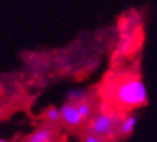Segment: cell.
Returning a JSON list of instances; mask_svg holds the SVG:
<instances>
[{
	"mask_svg": "<svg viewBox=\"0 0 157 142\" xmlns=\"http://www.w3.org/2000/svg\"><path fill=\"white\" fill-rule=\"evenodd\" d=\"M120 116L109 112H98L92 115L88 122V132L97 133L100 137H104L107 139H111L117 135V125H118Z\"/></svg>",
	"mask_w": 157,
	"mask_h": 142,
	"instance_id": "2",
	"label": "cell"
},
{
	"mask_svg": "<svg viewBox=\"0 0 157 142\" xmlns=\"http://www.w3.org/2000/svg\"><path fill=\"white\" fill-rule=\"evenodd\" d=\"M81 142H109L107 138L104 137H100L97 133H92V132H86L84 137H82V141Z\"/></svg>",
	"mask_w": 157,
	"mask_h": 142,
	"instance_id": "9",
	"label": "cell"
},
{
	"mask_svg": "<svg viewBox=\"0 0 157 142\" xmlns=\"http://www.w3.org/2000/svg\"><path fill=\"white\" fill-rule=\"evenodd\" d=\"M0 142H10V141H7V139H2V138H0Z\"/></svg>",
	"mask_w": 157,
	"mask_h": 142,
	"instance_id": "10",
	"label": "cell"
},
{
	"mask_svg": "<svg viewBox=\"0 0 157 142\" xmlns=\"http://www.w3.org/2000/svg\"><path fill=\"white\" fill-rule=\"evenodd\" d=\"M85 99H86V92L84 89H74L71 92H68V100H71L74 104H78V102Z\"/></svg>",
	"mask_w": 157,
	"mask_h": 142,
	"instance_id": "8",
	"label": "cell"
},
{
	"mask_svg": "<svg viewBox=\"0 0 157 142\" xmlns=\"http://www.w3.org/2000/svg\"><path fill=\"white\" fill-rule=\"evenodd\" d=\"M59 112H61L62 122L65 123L67 126H69V128H78L84 122V118L79 114L76 104L71 102V100H68V102L62 105L59 108Z\"/></svg>",
	"mask_w": 157,
	"mask_h": 142,
	"instance_id": "3",
	"label": "cell"
},
{
	"mask_svg": "<svg viewBox=\"0 0 157 142\" xmlns=\"http://www.w3.org/2000/svg\"><path fill=\"white\" fill-rule=\"evenodd\" d=\"M76 106H78V111H79L81 116L84 118V121H86V119H90L91 116H92L94 106H92V104H90L86 99L85 100H81V102H78V104H76Z\"/></svg>",
	"mask_w": 157,
	"mask_h": 142,
	"instance_id": "7",
	"label": "cell"
},
{
	"mask_svg": "<svg viewBox=\"0 0 157 142\" xmlns=\"http://www.w3.org/2000/svg\"><path fill=\"white\" fill-rule=\"evenodd\" d=\"M53 128L51 123L48 125H42L38 129H35V132H32L28 137L26 142H53Z\"/></svg>",
	"mask_w": 157,
	"mask_h": 142,
	"instance_id": "4",
	"label": "cell"
},
{
	"mask_svg": "<svg viewBox=\"0 0 157 142\" xmlns=\"http://www.w3.org/2000/svg\"><path fill=\"white\" fill-rule=\"evenodd\" d=\"M45 119H46V122L51 123V125H55V123L62 122L59 109L55 108V106H49V108L46 109V112H45Z\"/></svg>",
	"mask_w": 157,
	"mask_h": 142,
	"instance_id": "6",
	"label": "cell"
},
{
	"mask_svg": "<svg viewBox=\"0 0 157 142\" xmlns=\"http://www.w3.org/2000/svg\"><path fill=\"white\" fill-rule=\"evenodd\" d=\"M136 125H137V116L133 114L120 118L118 125H117V135L118 137H128L134 132Z\"/></svg>",
	"mask_w": 157,
	"mask_h": 142,
	"instance_id": "5",
	"label": "cell"
},
{
	"mask_svg": "<svg viewBox=\"0 0 157 142\" xmlns=\"http://www.w3.org/2000/svg\"><path fill=\"white\" fill-rule=\"evenodd\" d=\"M114 99L123 108H140L147 104V88L140 78H127L115 86Z\"/></svg>",
	"mask_w": 157,
	"mask_h": 142,
	"instance_id": "1",
	"label": "cell"
}]
</instances>
